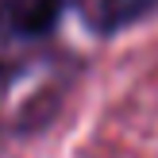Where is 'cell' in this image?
I'll return each instance as SVG.
<instances>
[{"label":"cell","mask_w":158,"mask_h":158,"mask_svg":"<svg viewBox=\"0 0 158 158\" xmlns=\"http://www.w3.org/2000/svg\"><path fill=\"white\" fill-rule=\"evenodd\" d=\"M154 8H158V0H97L89 12V27L97 35H116V31L147 19Z\"/></svg>","instance_id":"obj_1"}]
</instances>
